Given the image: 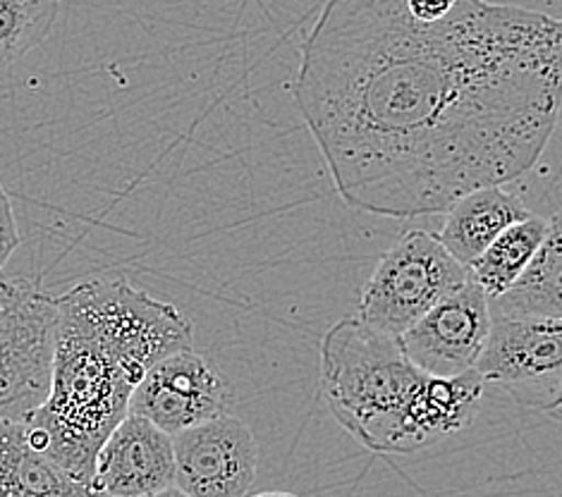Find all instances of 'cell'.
Listing matches in <instances>:
<instances>
[{
    "instance_id": "6da1fadb",
    "label": "cell",
    "mask_w": 562,
    "mask_h": 497,
    "mask_svg": "<svg viewBox=\"0 0 562 497\" xmlns=\"http://www.w3.org/2000/svg\"><path fill=\"white\" fill-rule=\"evenodd\" d=\"M560 60V22L529 8L458 0L419 22L405 0H328L292 97L347 206L419 218L537 166Z\"/></svg>"
},
{
    "instance_id": "7a4b0ae2",
    "label": "cell",
    "mask_w": 562,
    "mask_h": 497,
    "mask_svg": "<svg viewBox=\"0 0 562 497\" xmlns=\"http://www.w3.org/2000/svg\"><path fill=\"white\" fill-rule=\"evenodd\" d=\"M56 304L48 397L24 423L38 452L93 486L97 456L135 387L160 359L194 349V330L178 306L123 278L85 280Z\"/></svg>"
},
{
    "instance_id": "3957f363",
    "label": "cell",
    "mask_w": 562,
    "mask_h": 497,
    "mask_svg": "<svg viewBox=\"0 0 562 497\" xmlns=\"http://www.w3.org/2000/svg\"><path fill=\"white\" fill-rule=\"evenodd\" d=\"M426 381L403 344L347 316L321 340V387L330 414L359 445L412 454L409 409Z\"/></svg>"
},
{
    "instance_id": "277c9868",
    "label": "cell",
    "mask_w": 562,
    "mask_h": 497,
    "mask_svg": "<svg viewBox=\"0 0 562 497\" xmlns=\"http://www.w3.org/2000/svg\"><path fill=\"white\" fill-rule=\"evenodd\" d=\"M470 280V271L450 257L438 235L409 230L373 268L361 290L357 318L371 330L400 340Z\"/></svg>"
},
{
    "instance_id": "5b68a950",
    "label": "cell",
    "mask_w": 562,
    "mask_h": 497,
    "mask_svg": "<svg viewBox=\"0 0 562 497\" xmlns=\"http://www.w3.org/2000/svg\"><path fill=\"white\" fill-rule=\"evenodd\" d=\"M56 326L53 294L0 271V419L26 421L46 402Z\"/></svg>"
},
{
    "instance_id": "8992f818",
    "label": "cell",
    "mask_w": 562,
    "mask_h": 497,
    "mask_svg": "<svg viewBox=\"0 0 562 497\" xmlns=\"http://www.w3.org/2000/svg\"><path fill=\"white\" fill-rule=\"evenodd\" d=\"M484 383L519 405L558 419L562 399V320H527L491 314V330L476 361Z\"/></svg>"
},
{
    "instance_id": "52a82bcc",
    "label": "cell",
    "mask_w": 562,
    "mask_h": 497,
    "mask_svg": "<svg viewBox=\"0 0 562 497\" xmlns=\"http://www.w3.org/2000/svg\"><path fill=\"white\" fill-rule=\"evenodd\" d=\"M235 389L209 359L184 349L160 359L130 397V414L151 421L168 436L218 419L231 411Z\"/></svg>"
},
{
    "instance_id": "ba28073f",
    "label": "cell",
    "mask_w": 562,
    "mask_h": 497,
    "mask_svg": "<svg viewBox=\"0 0 562 497\" xmlns=\"http://www.w3.org/2000/svg\"><path fill=\"white\" fill-rule=\"evenodd\" d=\"M176 483L190 497H247L257 481L259 448L237 416H218L172 436Z\"/></svg>"
},
{
    "instance_id": "9c48e42d",
    "label": "cell",
    "mask_w": 562,
    "mask_h": 497,
    "mask_svg": "<svg viewBox=\"0 0 562 497\" xmlns=\"http://www.w3.org/2000/svg\"><path fill=\"white\" fill-rule=\"evenodd\" d=\"M491 330L488 297L476 282H467L422 320H417L403 338V352L426 375L450 379L476 369Z\"/></svg>"
},
{
    "instance_id": "30bf717a",
    "label": "cell",
    "mask_w": 562,
    "mask_h": 497,
    "mask_svg": "<svg viewBox=\"0 0 562 497\" xmlns=\"http://www.w3.org/2000/svg\"><path fill=\"white\" fill-rule=\"evenodd\" d=\"M176 483L172 436L137 414H127L103 442L93 466V488L109 497H142Z\"/></svg>"
},
{
    "instance_id": "8fae6325",
    "label": "cell",
    "mask_w": 562,
    "mask_h": 497,
    "mask_svg": "<svg viewBox=\"0 0 562 497\" xmlns=\"http://www.w3.org/2000/svg\"><path fill=\"white\" fill-rule=\"evenodd\" d=\"M529 216L531 211L525 206V201L507 192L505 184L481 187L448 208V218L438 239L450 257L470 271V266L495 237Z\"/></svg>"
},
{
    "instance_id": "7c38bea8",
    "label": "cell",
    "mask_w": 562,
    "mask_h": 497,
    "mask_svg": "<svg viewBox=\"0 0 562 497\" xmlns=\"http://www.w3.org/2000/svg\"><path fill=\"white\" fill-rule=\"evenodd\" d=\"M0 497H109L38 452L24 421L0 419Z\"/></svg>"
},
{
    "instance_id": "4fadbf2b",
    "label": "cell",
    "mask_w": 562,
    "mask_h": 497,
    "mask_svg": "<svg viewBox=\"0 0 562 497\" xmlns=\"http://www.w3.org/2000/svg\"><path fill=\"white\" fill-rule=\"evenodd\" d=\"M486 383L474 371L450 379L426 375L417 399L409 409V433L414 450H426L443 438L472 426L484 402Z\"/></svg>"
},
{
    "instance_id": "5bb4252c",
    "label": "cell",
    "mask_w": 562,
    "mask_h": 497,
    "mask_svg": "<svg viewBox=\"0 0 562 497\" xmlns=\"http://www.w3.org/2000/svg\"><path fill=\"white\" fill-rule=\"evenodd\" d=\"M493 316L562 320V227L551 218L541 249L501 297L488 300Z\"/></svg>"
},
{
    "instance_id": "9a60e30c",
    "label": "cell",
    "mask_w": 562,
    "mask_h": 497,
    "mask_svg": "<svg viewBox=\"0 0 562 497\" xmlns=\"http://www.w3.org/2000/svg\"><path fill=\"white\" fill-rule=\"evenodd\" d=\"M548 230H551V218L541 216H529L507 227L470 266L472 282L484 290L488 300L501 297L537 257Z\"/></svg>"
},
{
    "instance_id": "2e32d148",
    "label": "cell",
    "mask_w": 562,
    "mask_h": 497,
    "mask_svg": "<svg viewBox=\"0 0 562 497\" xmlns=\"http://www.w3.org/2000/svg\"><path fill=\"white\" fill-rule=\"evenodd\" d=\"M60 15V0H0V70L42 46Z\"/></svg>"
},
{
    "instance_id": "e0dca14e",
    "label": "cell",
    "mask_w": 562,
    "mask_h": 497,
    "mask_svg": "<svg viewBox=\"0 0 562 497\" xmlns=\"http://www.w3.org/2000/svg\"><path fill=\"white\" fill-rule=\"evenodd\" d=\"M18 247H20V230H18L15 211H12L10 196L3 190V184H0V271H3Z\"/></svg>"
},
{
    "instance_id": "ac0fdd59",
    "label": "cell",
    "mask_w": 562,
    "mask_h": 497,
    "mask_svg": "<svg viewBox=\"0 0 562 497\" xmlns=\"http://www.w3.org/2000/svg\"><path fill=\"white\" fill-rule=\"evenodd\" d=\"M142 497H190V495H184L180 488H176V486H170V488H166V490H158V493H149V495H142Z\"/></svg>"
},
{
    "instance_id": "d6986e66",
    "label": "cell",
    "mask_w": 562,
    "mask_h": 497,
    "mask_svg": "<svg viewBox=\"0 0 562 497\" xmlns=\"http://www.w3.org/2000/svg\"><path fill=\"white\" fill-rule=\"evenodd\" d=\"M247 497H297L292 493H259V495H247Z\"/></svg>"
}]
</instances>
